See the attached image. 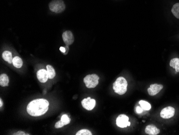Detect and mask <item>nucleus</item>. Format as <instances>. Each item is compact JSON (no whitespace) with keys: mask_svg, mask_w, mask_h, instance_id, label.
Returning <instances> with one entry per match:
<instances>
[{"mask_svg":"<svg viewBox=\"0 0 179 135\" xmlns=\"http://www.w3.org/2000/svg\"><path fill=\"white\" fill-rule=\"evenodd\" d=\"M172 12L175 17L179 19V3H176L173 6L172 9Z\"/></svg>","mask_w":179,"mask_h":135,"instance_id":"nucleus-18","label":"nucleus"},{"mask_svg":"<svg viewBox=\"0 0 179 135\" xmlns=\"http://www.w3.org/2000/svg\"><path fill=\"white\" fill-rule=\"evenodd\" d=\"M9 78L6 74H2L0 76V85L2 87L8 86L9 84Z\"/></svg>","mask_w":179,"mask_h":135,"instance_id":"nucleus-13","label":"nucleus"},{"mask_svg":"<svg viewBox=\"0 0 179 135\" xmlns=\"http://www.w3.org/2000/svg\"><path fill=\"white\" fill-rule=\"evenodd\" d=\"M37 76L39 81L42 83L46 82L49 79L47 70L45 69H41L38 70L37 73Z\"/></svg>","mask_w":179,"mask_h":135,"instance_id":"nucleus-10","label":"nucleus"},{"mask_svg":"<svg viewBox=\"0 0 179 135\" xmlns=\"http://www.w3.org/2000/svg\"><path fill=\"white\" fill-rule=\"evenodd\" d=\"M128 82L123 77H119L113 83V88L114 92L119 95H123L126 93Z\"/></svg>","mask_w":179,"mask_h":135,"instance_id":"nucleus-2","label":"nucleus"},{"mask_svg":"<svg viewBox=\"0 0 179 135\" xmlns=\"http://www.w3.org/2000/svg\"><path fill=\"white\" fill-rule=\"evenodd\" d=\"M116 123L119 127L123 128L128 126L129 118L126 115H120L117 118Z\"/></svg>","mask_w":179,"mask_h":135,"instance_id":"nucleus-7","label":"nucleus"},{"mask_svg":"<svg viewBox=\"0 0 179 135\" xmlns=\"http://www.w3.org/2000/svg\"><path fill=\"white\" fill-rule=\"evenodd\" d=\"M95 100L88 97L82 100V105L83 108L88 110H92L95 106Z\"/></svg>","mask_w":179,"mask_h":135,"instance_id":"nucleus-6","label":"nucleus"},{"mask_svg":"<svg viewBox=\"0 0 179 135\" xmlns=\"http://www.w3.org/2000/svg\"><path fill=\"white\" fill-rule=\"evenodd\" d=\"M143 110L144 109H143L141 107H140V106H137L136 108V111L137 113H143Z\"/></svg>","mask_w":179,"mask_h":135,"instance_id":"nucleus-22","label":"nucleus"},{"mask_svg":"<svg viewBox=\"0 0 179 135\" xmlns=\"http://www.w3.org/2000/svg\"><path fill=\"white\" fill-rule=\"evenodd\" d=\"M163 88V86L162 84H154L150 85V87L148 89V92L149 94L151 96L156 95V94L159 93L160 91Z\"/></svg>","mask_w":179,"mask_h":135,"instance_id":"nucleus-9","label":"nucleus"},{"mask_svg":"<svg viewBox=\"0 0 179 135\" xmlns=\"http://www.w3.org/2000/svg\"><path fill=\"white\" fill-rule=\"evenodd\" d=\"M49 102L44 99H38L32 101L27 106V113L29 115L37 117L43 115L48 110Z\"/></svg>","mask_w":179,"mask_h":135,"instance_id":"nucleus-1","label":"nucleus"},{"mask_svg":"<svg viewBox=\"0 0 179 135\" xmlns=\"http://www.w3.org/2000/svg\"><path fill=\"white\" fill-rule=\"evenodd\" d=\"M139 104H140V107L145 110H150L151 108V106L149 102H146L144 100H140L139 102Z\"/></svg>","mask_w":179,"mask_h":135,"instance_id":"nucleus-17","label":"nucleus"},{"mask_svg":"<svg viewBox=\"0 0 179 135\" xmlns=\"http://www.w3.org/2000/svg\"><path fill=\"white\" fill-rule=\"evenodd\" d=\"M99 77L95 74L86 75L84 78V82L88 88H94L99 84Z\"/></svg>","mask_w":179,"mask_h":135,"instance_id":"nucleus-4","label":"nucleus"},{"mask_svg":"<svg viewBox=\"0 0 179 135\" xmlns=\"http://www.w3.org/2000/svg\"><path fill=\"white\" fill-rule=\"evenodd\" d=\"M175 109L172 107H167L162 109L160 112V116L163 118L168 119L173 117L175 114Z\"/></svg>","mask_w":179,"mask_h":135,"instance_id":"nucleus-5","label":"nucleus"},{"mask_svg":"<svg viewBox=\"0 0 179 135\" xmlns=\"http://www.w3.org/2000/svg\"><path fill=\"white\" fill-rule=\"evenodd\" d=\"M2 106H3V102H2V100L1 99H0V107L1 108L2 107Z\"/></svg>","mask_w":179,"mask_h":135,"instance_id":"nucleus-25","label":"nucleus"},{"mask_svg":"<svg viewBox=\"0 0 179 135\" xmlns=\"http://www.w3.org/2000/svg\"><path fill=\"white\" fill-rule=\"evenodd\" d=\"M170 66L173 67L175 69V71L177 72H179V59L177 58H175L172 59L170 63H169Z\"/></svg>","mask_w":179,"mask_h":135,"instance_id":"nucleus-15","label":"nucleus"},{"mask_svg":"<svg viewBox=\"0 0 179 135\" xmlns=\"http://www.w3.org/2000/svg\"><path fill=\"white\" fill-rule=\"evenodd\" d=\"M49 8L51 12L59 14L66 9V5L63 0H52L49 3Z\"/></svg>","mask_w":179,"mask_h":135,"instance_id":"nucleus-3","label":"nucleus"},{"mask_svg":"<svg viewBox=\"0 0 179 135\" xmlns=\"http://www.w3.org/2000/svg\"><path fill=\"white\" fill-rule=\"evenodd\" d=\"M76 135H92L91 132L89 130L82 129L78 131L76 134Z\"/></svg>","mask_w":179,"mask_h":135,"instance_id":"nucleus-20","label":"nucleus"},{"mask_svg":"<svg viewBox=\"0 0 179 135\" xmlns=\"http://www.w3.org/2000/svg\"><path fill=\"white\" fill-rule=\"evenodd\" d=\"M145 132L148 135H157L159 133L160 130L156 127L155 125H149L145 128Z\"/></svg>","mask_w":179,"mask_h":135,"instance_id":"nucleus-11","label":"nucleus"},{"mask_svg":"<svg viewBox=\"0 0 179 135\" xmlns=\"http://www.w3.org/2000/svg\"><path fill=\"white\" fill-rule=\"evenodd\" d=\"M60 50L62 52V53H65V52H66V47H62V46H61V47H60Z\"/></svg>","mask_w":179,"mask_h":135,"instance_id":"nucleus-24","label":"nucleus"},{"mask_svg":"<svg viewBox=\"0 0 179 135\" xmlns=\"http://www.w3.org/2000/svg\"><path fill=\"white\" fill-rule=\"evenodd\" d=\"M62 38L64 43L68 46L71 45L74 43V36H73L72 32L69 30L66 31L63 33Z\"/></svg>","mask_w":179,"mask_h":135,"instance_id":"nucleus-8","label":"nucleus"},{"mask_svg":"<svg viewBox=\"0 0 179 135\" xmlns=\"http://www.w3.org/2000/svg\"><path fill=\"white\" fill-rule=\"evenodd\" d=\"M12 64L16 68L20 69L23 66V60L20 57L16 56L12 59Z\"/></svg>","mask_w":179,"mask_h":135,"instance_id":"nucleus-14","label":"nucleus"},{"mask_svg":"<svg viewBox=\"0 0 179 135\" xmlns=\"http://www.w3.org/2000/svg\"><path fill=\"white\" fill-rule=\"evenodd\" d=\"M46 69H47L49 79H52L54 78L56 75L54 69L51 65H47Z\"/></svg>","mask_w":179,"mask_h":135,"instance_id":"nucleus-16","label":"nucleus"},{"mask_svg":"<svg viewBox=\"0 0 179 135\" xmlns=\"http://www.w3.org/2000/svg\"><path fill=\"white\" fill-rule=\"evenodd\" d=\"M70 120L71 119H70V118H69L68 115L66 114H64L62 116L61 118V121L64 124V125H67V124L70 123Z\"/></svg>","mask_w":179,"mask_h":135,"instance_id":"nucleus-19","label":"nucleus"},{"mask_svg":"<svg viewBox=\"0 0 179 135\" xmlns=\"http://www.w3.org/2000/svg\"><path fill=\"white\" fill-rule=\"evenodd\" d=\"M2 58L9 64L12 63V55L11 52L9 51H5L2 53Z\"/></svg>","mask_w":179,"mask_h":135,"instance_id":"nucleus-12","label":"nucleus"},{"mask_svg":"<svg viewBox=\"0 0 179 135\" xmlns=\"http://www.w3.org/2000/svg\"><path fill=\"white\" fill-rule=\"evenodd\" d=\"M13 135H29V134H26L23 131H18L17 133H15Z\"/></svg>","mask_w":179,"mask_h":135,"instance_id":"nucleus-23","label":"nucleus"},{"mask_svg":"<svg viewBox=\"0 0 179 135\" xmlns=\"http://www.w3.org/2000/svg\"><path fill=\"white\" fill-rule=\"evenodd\" d=\"M64 125V124L62 122H61V121H58L56 123L55 125V128L58 129V128L63 127Z\"/></svg>","mask_w":179,"mask_h":135,"instance_id":"nucleus-21","label":"nucleus"}]
</instances>
